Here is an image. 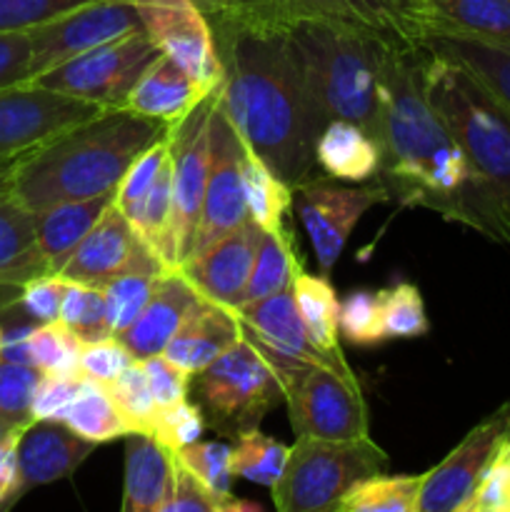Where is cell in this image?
Returning <instances> with one entry per match:
<instances>
[{
  "mask_svg": "<svg viewBox=\"0 0 510 512\" xmlns=\"http://www.w3.org/2000/svg\"><path fill=\"white\" fill-rule=\"evenodd\" d=\"M208 15V13H205ZM223 60L218 95L240 140L293 188L315 165L328 125L303 55L285 25L208 15Z\"/></svg>",
  "mask_w": 510,
  "mask_h": 512,
  "instance_id": "obj_1",
  "label": "cell"
},
{
  "mask_svg": "<svg viewBox=\"0 0 510 512\" xmlns=\"http://www.w3.org/2000/svg\"><path fill=\"white\" fill-rule=\"evenodd\" d=\"M420 50H393L385 65L378 183L405 208L430 210L510 243V210L425 100Z\"/></svg>",
  "mask_w": 510,
  "mask_h": 512,
  "instance_id": "obj_2",
  "label": "cell"
},
{
  "mask_svg": "<svg viewBox=\"0 0 510 512\" xmlns=\"http://www.w3.org/2000/svg\"><path fill=\"white\" fill-rule=\"evenodd\" d=\"M165 130L158 120L128 108H105L20 158L10 170V190L35 215L70 200L113 193L130 163Z\"/></svg>",
  "mask_w": 510,
  "mask_h": 512,
  "instance_id": "obj_3",
  "label": "cell"
},
{
  "mask_svg": "<svg viewBox=\"0 0 510 512\" xmlns=\"http://www.w3.org/2000/svg\"><path fill=\"white\" fill-rule=\"evenodd\" d=\"M285 28L303 55L325 120H353L378 140L383 123L385 65L398 48L330 20L303 18L285 23Z\"/></svg>",
  "mask_w": 510,
  "mask_h": 512,
  "instance_id": "obj_4",
  "label": "cell"
},
{
  "mask_svg": "<svg viewBox=\"0 0 510 512\" xmlns=\"http://www.w3.org/2000/svg\"><path fill=\"white\" fill-rule=\"evenodd\" d=\"M420 83L433 113L510 210V105L465 65L420 50Z\"/></svg>",
  "mask_w": 510,
  "mask_h": 512,
  "instance_id": "obj_5",
  "label": "cell"
},
{
  "mask_svg": "<svg viewBox=\"0 0 510 512\" xmlns=\"http://www.w3.org/2000/svg\"><path fill=\"white\" fill-rule=\"evenodd\" d=\"M388 453L370 435L350 440H323L298 435L273 485V505L280 512H325L358 480L383 473Z\"/></svg>",
  "mask_w": 510,
  "mask_h": 512,
  "instance_id": "obj_6",
  "label": "cell"
},
{
  "mask_svg": "<svg viewBox=\"0 0 510 512\" xmlns=\"http://www.w3.org/2000/svg\"><path fill=\"white\" fill-rule=\"evenodd\" d=\"M208 15L285 25L315 18L350 25L398 50H418L423 40L415 0H198Z\"/></svg>",
  "mask_w": 510,
  "mask_h": 512,
  "instance_id": "obj_7",
  "label": "cell"
},
{
  "mask_svg": "<svg viewBox=\"0 0 510 512\" xmlns=\"http://www.w3.org/2000/svg\"><path fill=\"white\" fill-rule=\"evenodd\" d=\"M195 378V395L210 425L230 435L258 428L270 408L285 400L273 365L240 338Z\"/></svg>",
  "mask_w": 510,
  "mask_h": 512,
  "instance_id": "obj_8",
  "label": "cell"
},
{
  "mask_svg": "<svg viewBox=\"0 0 510 512\" xmlns=\"http://www.w3.org/2000/svg\"><path fill=\"white\" fill-rule=\"evenodd\" d=\"M158 55L160 50L148 33L133 30L35 75L28 83L70 98L90 100L103 108H123L133 85Z\"/></svg>",
  "mask_w": 510,
  "mask_h": 512,
  "instance_id": "obj_9",
  "label": "cell"
},
{
  "mask_svg": "<svg viewBox=\"0 0 510 512\" xmlns=\"http://www.w3.org/2000/svg\"><path fill=\"white\" fill-rule=\"evenodd\" d=\"M290 425L298 435L350 440L368 435V408L358 378H345L328 365H308L285 385Z\"/></svg>",
  "mask_w": 510,
  "mask_h": 512,
  "instance_id": "obj_10",
  "label": "cell"
},
{
  "mask_svg": "<svg viewBox=\"0 0 510 512\" xmlns=\"http://www.w3.org/2000/svg\"><path fill=\"white\" fill-rule=\"evenodd\" d=\"M103 110L98 103L70 98L35 83L0 88V165L18 163Z\"/></svg>",
  "mask_w": 510,
  "mask_h": 512,
  "instance_id": "obj_11",
  "label": "cell"
},
{
  "mask_svg": "<svg viewBox=\"0 0 510 512\" xmlns=\"http://www.w3.org/2000/svg\"><path fill=\"white\" fill-rule=\"evenodd\" d=\"M230 310L238 318L243 338L273 365L280 383H283V393L290 375L300 368H308V365H328L345 378H355L348 363H338L310 343L303 320H300L293 303V280H290L288 288L278 290L268 298L233 305Z\"/></svg>",
  "mask_w": 510,
  "mask_h": 512,
  "instance_id": "obj_12",
  "label": "cell"
},
{
  "mask_svg": "<svg viewBox=\"0 0 510 512\" xmlns=\"http://www.w3.org/2000/svg\"><path fill=\"white\" fill-rule=\"evenodd\" d=\"M293 200L298 205V218L320 263V273L328 275L330 268L338 263L358 220L375 203L390 200V195L383 183L350 188L328 175L325 178L308 175L293 185Z\"/></svg>",
  "mask_w": 510,
  "mask_h": 512,
  "instance_id": "obj_13",
  "label": "cell"
},
{
  "mask_svg": "<svg viewBox=\"0 0 510 512\" xmlns=\"http://www.w3.org/2000/svg\"><path fill=\"white\" fill-rule=\"evenodd\" d=\"M155 48L208 90L225 78L213 25L198 0H133Z\"/></svg>",
  "mask_w": 510,
  "mask_h": 512,
  "instance_id": "obj_14",
  "label": "cell"
},
{
  "mask_svg": "<svg viewBox=\"0 0 510 512\" xmlns=\"http://www.w3.org/2000/svg\"><path fill=\"white\" fill-rule=\"evenodd\" d=\"M133 30H143V20L133 0H98L38 25L28 30L33 43L30 80Z\"/></svg>",
  "mask_w": 510,
  "mask_h": 512,
  "instance_id": "obj_15",
  "label": "cell"
},
{
  "mask_svg": "<svg viewBox=\"0 0 510 512\" xmlns=\"http://www.w3.org/2000/svg\"><path fill=\"white\" fill-rule=\"evenodd\" d=\"M218 90L200 100L188 118L180 120L170 133V160H173V253L178 265L188 255L195 225L200 218L210 163V115Z\"/></svg>",
  "mask_w": 510,
  "mask_h": 512,
  "instance_id": "obj_16",
  "label": "cell"
},
{
  "mask_svg": "<svg viewBox=\"0 0 510 512\" xmlns=\"http://www.w3.org/2000/svg\"><path fill=\"white\" fill-rule=\"evenodd\" d=\"M240 150H243V140L225 115L218 95L213 115H210L208 183H205L200 218L195 225L193 240H190L188 255L198 253L213 240L223 238L225 233L235 230L248 218L243 180H240Z\"/></svg>",
  "mask_w": 510,
  "mask_h": 512,
  "instance_id": "obj_17",
  "label": "cell"
},
{
  "mask_svg": "<svg viewBox=\"0 0 510 512\" xmlns=\"http://www.w3.org/2000/svg\"><path fill=\"white\" fill-rule=\"evenodd\" d=\"M163 270L168 268L143 243L130 220L115 208L113 200V205H108V210L98 218V223L75 245L70 258L60 268V275L100 288L120 275L163 273Z\"/></svg>",
  "mask_w": 510,
  "mask_h": 512,
  "instance_id": "obj_18",
  "label": "cell"
},
{
  "mask_svg": "<svg viewBox=\"0 0 510 512\" xmlns=\"http://www.w3.org/2000/svg\"><path fill=\"white\" fill-rule=\"evenodd\" d=\"M510 425V403L480 420L458 445L423 475L415 512H463L490 455Z\"/></svg>",
  "mask_w": 510,
  "mask_h": 512,
  "instance_id": "obj_19",
  "label": "cell"
},
{
  "mask_svg": "<svg viewBox=\"0 0 510 512\" xmlns=\"http://www.w3.org/2000/svg\"><path fill=\"white\" fill-rule=\"evenodd\" d=\"M263 235L265 230L248 215L238 228L225 233L223 238L213 240L198 253H190L178 265V270L205 300L233 308L248 283Z\"/></svg>",
  "mask_w": 510,
  "mask_h": 512,
  "instance_id": "obj_20",
  "label": "cell"
},
{
  "mask_svg": "<svg viewBox=\"0 0 510 512\" xmlns=\"http://www.w3.org/2000/svg\"><path fill=\"white\" fill-rule=\"evenodd\" d=\"M203 300V295L180 270H165L155 280V288L145 308L130 323V328L118 335V340L130 350L135 360L163 353L175 330Z\"/></svg>",
  "mask_w": 510,
  "mask_h": 512,
  "instance_id": "obj_21",
  "label": "cell"
},
{
  "mask_svg": "<svg viewBox=\"0 0 510 512\" xmlns=\"http://www.w3.org/2000/svg\"><path fill=\"white\" fill-rule=\"evenodd\" d=\"M95 445L60 420H30L18 435V468L23 495L38 485L65 480L90 458Z\"/></svg>",
  "mask_w": 510,
  "mask_h": 512,
  "instance_id": "obj_22",
  "label": "cell"
},
{
  "mask_svg": "<svg viewBox=\"0 0 510 512\" xmlns=\"http://www.w3.org/2000/svg\"><path fill=\"white\" fill-rule=\"evenodd\" d=\"M210 93L213 90L200 85L175 60L160 53L145 68L138 83L133 85L123 108L133 110V113L143 115V118L158 120L165 128H175Z\"/></svg>",
  "mask_w": 510,
  "mask_h": 512,
  "instance_id": "obj_23",
  "label": "cell"
},
{
  "mask_svg": "<svg viewBox=\"0 0 510 512\" xmlns=\"http://www.w3.org/2000/svg\"><path fill=\"white\" fill-rule=\"evenodd\" d=\"M50 273L38 253L35 213L10 190V175L0 180V298L13 303L18 290L35 275Z\"/></svg>",
  "mask_w": 510,
  "mask_h": 512,
  "instance_id": "obj_24",
  "label": "cell"
},
{
  "mask_svg": "<svg viewBox=\"0 0 510 512\" xmlns=\"http://www.w3.org/2000/svg\"><path fill=\"white\" fill-rule=\"evenodd\" d=\"M240 338H243V333H240V323L233 310L203 300L175 330V335L165 345L163 355L183 370H188L190 375H198L225 350L233 348Z\"/></svg>",
  "mask_w": 510,
  "mask_h": 512,
  "instance_id": "obj_25",
  "label": "cell"
},
{
  "mask_svg": "<svg viewBox=\"0 0 510 512\" xmlns=\"http://www.w3.org/2000/svg\"><path fill=\"white\" fill-rule=\"evenodd\" d=\"M175 478V453L143 433L125 443L123 512H165Z\"/></svg>",
  "mask_w": 510,
  "mask_h": 512,
  "instance_id": "obj_26",
  "label": "cell"
},
{
  "mask_svg": "<svg viewBox=\"0 0 510 512\" xmlns=\"http://www.w3.org/2000/svg\"><path fill=\"white\" fill-rule=\"evenodd\" d=\"M423 33L510 40V0H415Z\"/></svg>",
  "mask_w": 510,
  "mask_h": 512,
  "instance_id": "obj_27",
  "label": "cell"
},
{
  "mask_svg": "<svg viewBox=\"0 0 510 512\" xmlns=\"http://www.w3.org/2000/svg\"><path fill=\"white\" fill-rule=\"evenodd\" d=\"M113 200L115 190L113 193L95 195V198L70 200V203L53 205V208L35 215L38 253L50 273H60V268L70 258L75 245L98 223V218L108 210V205H113Z\"/></svg>",
  "mask_w": 510,
  "mask_h": 512,
  "instance_id": "obj_28",
  "label": "cell"
},
{
  "mask_svg": "<svg viewBox=\"0 0 510 512\" xmlns=\"http://www.w3.org/2000/svg\"><path fill=\"white\" fill-rule=\"evenodd\" d=\"M315 163L333 180L365 183L380 173V143L353 120L335 118L320 133Z\"/></svg>",
  "mask_w": 510,
  "mask_h": 512,
  "instance_id": "obj_29",
  "label": "cell"
},
{
  "mask_svg": "<svg viewBox=\"0 0 510 512\" xmlns=\"http://www.w3.org/2000/svg\"><path fill=\"white\" fill-rule=\"evenodd\" d=\"M293 303L310 343L338 363H348L340 353V303L328 275H310L300 268V263H295Z\"/></svg>",
  "mask_w": 510,
  "mask_h": 512,
  "instance_id": "obj_30",
  "label": "cell"
},
{
  "mask_svg": "<svg viewBox=\"0 0 510 512\" xmlns=\"http://www.w3.org/2000/svg\"><path fill=\"white\" fill-rule=\"evenodd\" d=\"M420 45L465 65L475 78L483 80L495 95H500L510 105V40L428 33L423 35Z\"/></svg>",
  "mask_w": 510,
  "mask_h": 512,
  "instance_id": "obj_31",
  "label": "cell"
},
{
  "mask_svg": "<svg viewBox=\"0 0 510 512\" xmlns=\"http://www.w3.org/2000/svg\"><path fill=\"white\" fill-rule=\"evenodd\" d=\"M240 180H243L248 215L270 235H285V213L293 205V188L268 168L260 155L243 143L240 150Z\"/></svg>",
  "mask_w": 510,
  "mask_h": 512,
  "instance_id": "obj_32",
  "label": "cell"
},
{
  "mask_svg": "<svg viewBox=\"0 0 510 512\" xmlns=\"http://www.w3.org/2000/svg\"><path fill=\"white\" fill-rule=\"evenodd\" d=\"M58 420L93 445L110 443V440L130 435L128 425L120 418L103 385L88 378L83 380L80 393L70 400V405L60 413Z\"/></svg>",
  "mask_w": 510,
  "mask_h": 512,
  "instance_id": "obj_33",
  "label": "cell"
},
{
  "mask_svg": "<svg viewBox=\"0 0 510 512\" xmlns=\"http://www.w3.org/2000/svg\"><path fill=\"white\" fill-rule=\"evenodd\" d=\"M423 475L375 473L340 498L338 512H415Z\"/></svg>",
  "mask_w": 510,
  "mask_h": 512,
  "instance_id": "obj_34",
  "label": "cell"
},
{
  "mask_svg": "<svg viewBox=\"0 0 510 512\" xmlns=\"http://www.w3.org/2000/svg\"><path fill=\"white\" fill-rule=\"evenodd\" d=\"M235 445L230 448V473L233 478H243L248 483L273 488L288 460V445L268 438L258 428L235 435Z\"/></svg>",
  "mask_w": 510,
  "mask_h": 512,
  "instance_id": "obj_35",
  "label": "cell"
},
{
  "mask_svg": "<svg viewBox=\"0 0 510 512\" xmlns=\"http://www.w3.org/2000/svg\"><path fill=\"white\" fill-rule=\"evenodd\" d=\"M293 268H295L293 235L265 233L238 305L253 303V300H263L268 298V295L278 293V290L288 288L290 280H293Z\"/></svg>",
  "mask_w": 510,
  "mask_h": 512,
  "instance_id": "obj_36",
  "label": "cell"
},
{
  "mask_svg": "<svg viewBox=\"0 0 510 512\" xmlns=\"http://www.w3.org/2000/svg\"><path fill=\"white\" fill-rule=\"evenodd\" d=\"M80 350H83V340L75 338L73 330L60 320L38 323L30 333V365H35L43 375L83 378Z\"/></svg>",
  "mask_w": 510,
  "mask_h": 512,
  "instance_id": "obj_37",
  "label": "cell"
},
{
  "mask_svg": "<svg viewBox=\"0 0 510 512\" xmlns=\"http://www.w3.org/2000/svg\"><path fill=\"white\" fill-rule=\"evenodd\" d=\"M105 388V393L113 400L115 410L120 413V418L128 425L130 435L143 433L150 435L153 428V420L158 415V403H155L153 393H150L148 378H145V370L140 365V360H135L133 365L123 370L118 378H113L110 383H100Z\"/></svg>",
  "mask_w": 510,
  "mask_h": 512,
  "instance_id": "obj_38",
  "label": "cell"
},
{
  "mask_svg": "<svg viewBox=\"0 0 510 512\" xmlns=\"http://www.w3.org/2000/svg\"><path fill=\"white\" fill-rule=\"evenodd\" d=\"M60 323L68 325L83 343H95V340L113 338L108 323V305H105V293L98 285L78 283L68 280L63 305H60Z\"/></svg>",
  "mask_w": 510,
  "mask_h": 512,
  "instance_id": "obj_39",
  "label": "cell"
},
{
  "mask_svg": "<svg viewBox=\"0 0 510 512\" xmlns=\"http://www.w3.org/2000/svg\"><path fill=\"white\" fill-rule=\"evenodd\" d=\"M378 298L380 313H383V330L388 340L423 338L430 330L418 285L395 283L390 288L378 290Z\"/></svg>",
  "mask_w": 510,
  "mask_h": 512,
  "instance_id": "obj_40",
  "label": "cell"
},
{
  "mask_svg": "<svg viewBox=\"0 0 510 512\" xmlns=\"http://www.w3.org/2000/svg\"><path fill=\"white\" fill-rule=\"evenodd\" d=\"M168 155L170 133L165 130L163 138H158L153 145H148V148L130 163V168L125 170L123 180H120L118 188H115V208H118L128 220H133L135 215H138L140 205H143L148 190L153 188L155 175L163 168Z\"/></svg>",
  "mask_w": 510,
  "mask_h": 512,
  "instance_id": "obj_41",
  "label": "cell"
},
{
  "mask_svg": "<svg viewBox=\"0 0 510 512\" xmlns=\"http://www.w3.org/2000/svg\"><path fill=\"white\" fill-rule=\"evenodd\" d=\"M165 512H263V505L213 493L175 458L173 493H170Z\"/></svg>",
  "mask_w": 510,
  "mask_h": 512,
  "instance_id": "obj_42",
  "label": "cell"
},
{
  "mask_svg": "<svg viewBox=\"0 0 510 512\" xmlns=\"http://www.w3.org/2000/svg\"><path fill=\"white\" fill-rule=\"evenodd\" d=\"M40 373L35 365L0 360V420L13 428H23L33 420V398Z\"/></svg>",
  "mask_w": 510,
  "mask_h": 512,
  "instance_id": "obj_43",
  "label": "cell"
},
{
  "mask_svg": "<svg viewBox=\"0 0 510 512\" xmlns=\"http://www.w3.org/2000/svg\"><path fill=\"white\" fill-rule=\"evenodd\" d=\"M158 275L160 273H128L100 285L105 293V305H108V323L113 338H118L138 318L153 293Z\"/></svg>",
  "mask_w": 510,
  "mask_h": 512,
  "instance_id": "obj_44",
  "label": "cell"
},
{
  "mask_svg": "<svg viewBox=\"0 0 510 512\" xmlns=\"http://www.w3.org/2000/svg\"><path fill=\"white\" fill-rule=\"evenodd\" d=\"M340 335L350 345L360 348H373V345L385 343L383 330V313H380L378 293L370 290H355L340 303Z\"/></svg>",
  "mask_w": 510,
  "mask_h": 512,
  "instance_id": "obj_45",
  "label": "cell"
},
{
  "mask_svg": "<svg viewBox=\"0 0 510 512\" xmlns=\"http://www.w3.org/2000/svg\"><path fill=\"white\" fill-rule=\"evenodd\" d=\"M463 512H510V425L490 455Z\"/></svg>",
  "mask_w": 510,
  "mask_h": 512,
  "instance_id": "obj_46",
  "label": "cell"
},
{
  "mask_svg": "<svg viewBox=\"0 0 510 512\" xmlns=\"http://www.w3.org/2000/svg\"><path fill=\"white\" fill-rule=\"evenodd\" d=\"M205 430V413L200 405L180 400V403L160 408L150 428V438L158 440L170 453H178L185 445L195 443Z\"/></svg>",
  "mask_w": 510,
  "mask_h": 512,
  "instance_id": "obj_47",
  "label": "cell"
},
{
  "mask_svg": "<svg viewBox=\"0 0 510 512\" xmlns=\"http://www.w3.org/2000/svg\"><path fill=\"white\" fill-rule=\"evenodd\" d=\"M178 463L188 468L200 483L208 485L213 493L230 495V483H233V473H230V448L223 443H190L175 453Z\"/></svg>",
  "mask_w": 510,
  "mask_h": 512,
  "instance_id": "obj_48",
  "label": "cell"
},
{
  "mask_svg": "<svg viewBox=\"0 0 510 512\" xmlns=\"http://www.w3.org/2000/svg\"><path fill=\"white\" fill-rule=\"evenodd\" d=\"M68 278L60 273H43L30 278L15 295L13 305L20 315L35 320V323H55L60 318V305H63Z\"/></svg>",
  "mask_w": 510,
  "mask_h": 512,
  "instance_id": "obj_49",
  "label": "cell"
},
{
  "mask_svg": "<svg viewBox=\"0 0 510 512\" xmlns=\"http://www.w3.org/2000/svg\"><path fill=\"white\" fill-rule=\"evenodd\" d=\"M98 0H0V33H28Z\"/></svg>",
  "mask_w": 510,
  "mask_h": 512,
  "instance_id": "obj_50",
  "label": "cell"
},
{
  "mask_svg": "<svg viewBox=\"0 0 510 512\" xmlns=\"http://www.w3.org/2000/svg\"><path fill=\"white\" fill-rule=\"evenodd\" d=\"M133 363L135 358L118 338L83 343V350H80V375L95 383H110Z\"/></svg>",
  "mask_w": 510,
  "mask_h": 512,
  "instance_id": "obj_51",
  "label": "cell"
},
{
  "mask_svg": "<svg viewBox=\"0 0 510 512\" xmlns=\"http://www.w3.org/2000/svg\"><path fill=\"white\" fill-rule=\"evenodd\" d=\"M140 365H143L150 393H153L158 408H168V405L180 403V400H188L190 378H193L188 370L175 365L173 360L165 358L163 353L140 360Z\"/></svg>",
  "mask_w": 510,
  "mask_h": 512,
  "instance_id": "obj_52",
  "label": "cell"
},
{
  "mask_svg": "<svg viewBox=\"0 0 510 512\" xmlns=\"http://www.w3.org/2000/svg\"><path fill=\"white\" fill-rule=\"evenodd\" d=\"M85 378H58L43 375L33 398V420H58L70 400L80 393Z\"/></svg>",
  "mask_w": 510,
  "mask_h": 512,
  "instance_id": "obj_53",
  "label": "cell"
},
{
  "mask_svg": "<svg viewBox=\"0 0 510 512\" xmlns=\"http://www.w3.org/2000/svg\"><path fill=\"white\" fill-rule=\"evenodd\" d=\"M33 43L30 33H0V88L28 83Z\"/></svg>",
  "mask_w": 510,
  "mask_h": 512,
  "instance_id": "obj_54",
  "label": "cell"
},
{
  "mask_svg": "<svg viewBox=\"0 0 510 512\" xmlns=\"http://www.w3.org/2000/svg\"><path fill=\"white\" fill-rule=\"evenodd\" d=\"M18 435L20 428H13L0 438V510L10 508L23 498L18 468Z\"/></svg>",
  "mask_w": 510,
  "mask_h": 512,
  "instance_id": "obj_55",
  "label": "cell"
},
{
  "mask_svg": "<svg viewBox=\"0 0 510 512\" xmlns=\"http://www.w3.org/2000/svg\"><path fill=\"white\" fill-rule=\"evenodd\" d=\"M35 325H38L35 320H30V323L0 325V328H3L0 360H10V363L30 365V333H33Z\"/></svg>",
  "mask_w": 510,
  "mask_h": 512,
  "instance_id": "obj_56",
  "label": "cell"
},
{
  "mask_svg": "<svg viewBox=\"0 0 510 512\" xmlns=\"http://www.w3.org/2000/svg\"><path fill=\"white\" fill-rule=\"evenodd\" d=\"M13 165H15V163H10V165H0V180L8 178L10 170H13Z\"/></svg>",
  "mask_w": 510,
  "mask_h": 512,
  "instance_id": "obj_57",
  "label": "cell"
},
{
  "mask_svg": "<svg viewBox=\"0 0 510 512\" xmlns=\"http://www.w3.org/2000/svg\"><path fill=\"white\" fill-rule=\"evenodd\" d=\"M10 430H13V425H8V423H3V420H0V438H3V435H8Z\"/></svg>",
  "mask_w": 510,
  "mask_h": 512,
  "instance_id": "obj_58",
  "label": "cell"
},
{
  "mask_svg": "<svg viewBox=\"0 0 510 512\" xmlns=\"http://www.w3.org/2000/svg\"><path fill=\"white\" fill-rule=\"evenodd\" d=\"M0 345H3V328H0Z\"/></svg>",
  "mask_w": 510,
  "mask_h": 512,
  "instance_id": "obj_59",
  "label": "cell"
}]
</instances>
